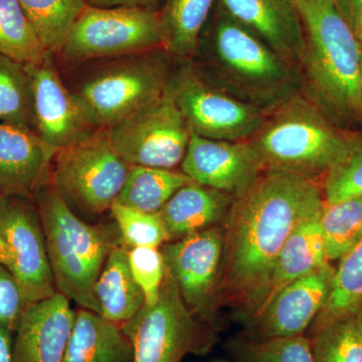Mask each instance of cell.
Returning <instances> with one entry per match:
<instances>
[{"label":"cell","mask_w":362,"mask_h":362,"mask_svg":"<svg viewBox=\"0 0 362 362\" xmlns=\"http://www.w3.org/2000/svg\"><path fill=\"white\" fill-rule=\"evenodd\" d=\"M323 206L320 190L310 178L272 169L235 195L221 271L226 291L244 298L254 313L285 243Z\"/></svg>","instance_id":"obj_1"},{"label":"cell","mask_w":362,"mask_h":362,"mask_svg":"<svg viewBox=\"0 0 362 362\" xmlns=\"http://www.w3.org/2000/svg\"><path fill=\"white\" fill-rule=\"evenodd\" d=\"M306 35L301 66L316 106L340 124L362 122V66L358 40L334 0L297 4Z\"/></svg>","instance_id":"obj_2"},{"label":"cell","mask_w":362,"mask_h":362,"mask_svg":"<svg viewBox=\"0 0 362 362\" xmlns=\"http://www.w3.org/2000/svg\"><path fill=\"white\" fill-rule=\"evenodd\" d=\"M57 292L80 308L101 315L95 285L119 239L110 226L83 220L54 187L40 194L37 207Z\"/></svg>","instance_id":"obj_3"},{"label":"cell","mask_w":362,"mask_h":362,"mask_svg":"<svg viewBox=\"0 0 362 362\" xmlns=\"http://www.w3.org/2000/svg\"><path fill=\"white\" fill-rule=\"evenodd\" d=\"M252 137L266 169L310 180L341 160L354 140L335 128L316 105L297 96L274 108Z\"/></svg>","instance_id":"obj_4"},{"label":"cell","mask_w":362,"mask_h":362,"mask_svg":"<svg viewBox=\"0 0 362 362\" xmlns=\"http://www.w3.org/2000/svg\"><path fill=\"white\" fill-rule=\"evenodd\" d=\"M211 47L218 76L235 96L262 110L276 108L296 96L300 82L296 66L221 9Z\"/></svg>","instance_id":"obj_5"},{"label":"cell","mask_w":362,"mask_h":362,"mask_svg":"<svg viewBox=\"0 0 362 362\" xmlns=\"http://www.w3.org/2000/svg\"><path fill=\"white\" fill-rule=\"evenodd\" d=\"M52 159V187L80 218L110 211L131 168L117 153L107 128L57 150Z\"/></svg>","instance_id":"obj_6"},{"label":"cell","mask_w":362,"mask_h":362,"mask_svg":"<svg viewBox=\"0 0 362 362\" xmlns=\"http://www.w3.org/2000/svg\"><path fill=\"white\" fill-rule=\"evenodd\" d=\"M133 347L132 362H181L209 346L206 331L187 308L166 268L158 301L121 325Z\"/></svg>","instance_id":"obj_7"},{"label":"cell","mask_w":362,"mask_h":362,"mask_svg":"<svg viewBox=\"0 0 362 362\" xmlns=\"http://www.w3.org/2000/svg\"><path fill=\"white\" fill-rule=\"evenodd\" d=\"M163 47L158 13L147 7L87 4L74 23L62 52L71 59L137 54Z\"/></svg>","instance_id":"obj_8"},{"label":"cell","mask_w":362,"mask_h":362,"mask_svg":"<svg viewBox=\"0 0 362 362\" xmlns=\"http://www.w3.org/2000/svg\"><path fill=\"white\" fill-rule=\"evenodd\" d=\"M168 90L194 134L226 141H245L258 132L264 110L218 86L194 69L169 78Z\"/></svg>","instance_id":"obj_9"},{"label":"cell","mask_w":362,"mask_h":362,"mask_svg":"<svg viewBox=\"0 0 362 362\" xmlns=\"http://www.w3.org/2000/svg\"><path fill=\"white\" fill-rule=\"evenodd\" d=\"M109 133L117 153L130 166L163 169L182 163L192 135L168 88Z\"/></svg>","instance_id":"obj_10"},{"label":"cell","mask_w":362,"mask_h":362,"mask_svg":"<svg viewBox=\"0 0 362 362\" xmlns=\"http://www.w3.org/2000/svg\"><path fill=\"white\" fill-rule=\"evenodd\" d=\"M0 265L16 279L26 304L56 294L39 213L21 199L6 197L0 207Z\"/></svg>","instance_id":"obj_11"},{"label":"cell","mask_w":362,"mask_h":362,"mask_svg":"<svg viewBox=\"0 0 362 362\" xmlns=\"http://www.w3.org/2000/svg\"><path fill=\"white\" fill-rule=\"evenodd\" d=\"M168 82L162 62L142 59L97 76L77 96L95 127L109 129L158 99Z\"/></svg>","instance_id":"obj_12"},{"label":"cell","mask_w":362,"mask_h":362,"mask_svg":"<svg viewBox=\"0 0 362 362\" xmlns=\"http://www.w3.org/2000/svg\"><path fill=\"white\" fill-rule=\"evenodd\" d=\"M33 95V125L52 151L65 148L93 132L80 98L71 94L49 62L25 66Z\"/></svg>","instance_id":"obj_13"},{"label":"cell","mask_w":362,"mask_h":362,"mask_svg":"<svg viewBox=\"0 0 362 362\" xmlns=\"http://www.w3.org/2000/svg\"><path fill=\"white\" fill-rule=\"evenodd\" d=\"M181 168L194 182L235 197L266 170L263 158L252 140L226 141L194 133Z\"/></svg>","instance_id":"obj_14"},{"label":"cell","mask_w":362,"mask_h":362,"mask_svg":"<svg viewBox=\"0 0 362 362\" xmlns=\"http://www.w3.org/2000/svg\"><path fill=\"white\" fill-rule=\"evenodd\" d=\"M225 249V233L209 228L165 245L161 250L166 268L192 313L206 310L218 282Z\"/></svg>","instance_id":"obj_15"},{"label":"cell","mask_w":362,"mask_h":362,"mask_svg":"<svg viewBox=\"0 0 362 362\" xmlns=\"http://www.w3.org/2000/svg\"><path fill=\"white\" fill-rule=\"evenodd\" d=\"M334 272L326 265L279 291L254 315L256 339L303 334L329 298Z\"/></svg>","instance_id":"obj_16"},{"label":"cell","mask_w":362,"mask_h":362,"mask_svg":"<svg viewBox=\"0 0 362 362\" xmlns=\"http://www.w3.org/2000/svg\"><path fill=\"white\" fill-rule=\"evenodd\" d=\"M221 9L264 40L279 56L301 66L306 35L292 0H220Z\"/></svg>","instance_id":"obj_17"},{"label":"cell","mask_w":362,"mask_h":362,"mask_svg":"<svg viewBox=\"0 0 362 362\" xmlns=\"http://www.w3.org/2000/svg\"><path fill=\"white\" fill-rule=\"evenodd\" d=\"M75 317L59 292L28 305L14 332L13 362H63Z\"/></svg>","instance_id":"obj_18"},{"label":"cell","mask_w":362,"mask_h":362,"mask_svg":"<svg viewBox=\"0 0 362 362\" xmlns=\"http://www.w3.org/2000/svg\"><path fill=\"white\" fill-rule=\"evenodd\" d=\"M54 153L33 130L0 123V190L6 197L33 194Z\"/></svg>","instance_id":"obj_19"},{"label":"cell","mask_w":362,"mask_h":362,"mask_svg":"<svg viewBox=\"0 0 362 362\" xmlns=\"http://www.w3.org/2000/svg\"><path fill=\"white\" fill-rule=\"evenodd\" d=\"M320 214L302 223L285 243L255 315L286 286L328 265Z\"/></svg>","instance_id":"obj_20"},{"label":"cell","mask_w":362,"mask_h":362,"mask_svg":"<svg viewBox=\"0 0 362 362\" xmlns=\"http://www.w3.org/2000/svg\"><path fill=\"white\" fill-rule=\"evenodd\" d=\"M133 347L119 324L87 309L76 311L63 362H132Z\"/></svg>","instance_id":"obj_21"},{"label":"cell","mask_w":362,"mask_h":362,"mask_svg":"<svg viewBox=\"0 0 362 362\" xmlns=\"http://www.w3.org/2000/svg\"><path fill=\"white\" fill-rule=\"evenodd\" d=\"M235 195L197 182L175 192L159 214L171 239L207 230L230 211Z\"/></svg>","instance_id":"obj_22"},{"label":"cell","mask_w":362,"mask_h":362,"mask_svg":"<svg viewBox=\"0 0 362 362\" xmlns=\"http://www.w3.org/2000/svg\"><path fill=\"white\" fill-rule=\"evenodd\" d=\"M95 297L101 315L119 325L131 320L144 306V293L133 277L125 245L112 250L95 285Z\"/></svg>","instance_id":"obj_23"},{"label":"cell","mask_w":362,"mask_h":362,"mask_svg":"<svg viewBox=\"0 0 362 362\" xmlns=\"http://www.w3.org/2000/svg\"><path fill=\"white\" fill-rule=\"evenodd\" d=\"M214 4V0H166L158 13L164 49L181 58L194 57Z\"/></svg>","instance_id":"obj_24"},{"label":"cell","mask_w":362,"mask_h":362,"mask_svg":"<svg viewBox=\"0 0 362 362\" xmlns=\"http://www.w3.org/2000/svg\"><path fill=\"white\" fill-rule=\"evenodd\" d=\"M194 182L173 169L131 166L117 202L145 213H159L177 190Z\"/></svg>","instance_id":"obj_25"},{"label":"cell","mask_w":362,"mask_h":362,"mask_svg":"<svg viewBox=\"0 0 362 362\" xmlns=\"http://www.w3.org/2000/svg\"><path fill=\"white\" fill-rule=\"evenodd\" d=\"M47 52H62L87 0H18Z\"/></svg>","instance_id":"obj_26"},{"label":"cell","mask_w":362,"mask_h":362,"mask_svg":"<svg viewBox=\"0 0 362 362\" xmlns=\"http://www.w3.org/2000/svg\"><path fill=\"white\" fill-rule=\"evenodd\" d=\"M47 52L18 0H0V54L21 65H39Z\"/></svg>","instance_id":"obj_27"},{"label":"cell","mask_w":362,"mask_h":362,"mask_svg":"<svg viewBox=\"0 0 362 362\" xmlns=\"http://www.w3.org/2000/svg\"><path fill=\"white\" fill-rule=\"evenodd\" d=\"M320 223L327 259H341L362 238V195L324 204Z\"/></svg>","instance_id":"obj_28"},{"label":"cell","mask_w":362,"mask_h":362,"mask_svg":"<svg viewBox=\"0 0 362 362\" xmlns=\"http://www.w3.org/2000/svg\"><path fill=\"white\" fill-rule=\"evenodd\" d=\"M0 123L30 129L33 95L25 66L0 54Z\"/></svg>","instance_id":"obj_29"},{"label":"cell","mask_w":362,"mask_h":362,"mask_svg":"<svg viewBox=\"0 0 362 362\" xmlns=\"http://www.w3.org/2000/svg\"><path fill=\"white\" fill-rule=\"evenodd\" d=\"M311 343L314 362H362L356 313L323 320Z\"/></svg>","instance_id":"obj_30"},{"label":"cell","mask_w":362,"mask_h":362,"mask_svg":"<svg viewBox=\"0 0 362 362\" xmlns=\"http://www.w3.org/2000/svg\"><path fill=\"white\" fill-rule=\"evenodd\" d=\"M362 307V238L341 258L324 307V320L356 313Z\"/></svg>","instance_id":"obj_31"},{"label":"cell","mask_w":362,"mask_h":362,"mask_svg":"<svg viewBox=\"0 0 362 362\" xmlns=\"http://www.w3.org/2000/svg\"><path fill=\"white\" fill-rule=\"evenodd\" d=\"M110 211L125 246L160 247L171 240L165 223L159 213H145L123 206L112 204Z\"/></svg>","instance_id":"obj_32"},{"label":"cell","mask_w":362,"mask_h":362,"mask_svg":"<svg viewBox=\"0 0 362 362\" xmlns=\"http://www.w3.org/2000/svg\"><path fill=\"white\" fill-rule=\"evenodd\" d=\"M237 350L239 362H314L311 340L304 334L255 338Z\"/></svg>","instance_id":"obj_33"},{"label":"cell","mask_w":362,"mask_h":362,"mask_svg":"<svg viewBox=\"0 0 362 362\" xmlns=\"http://www.w3.org/2000/svg\"><path fill=\"white\" fill-rule=\"evenodd\" d=\"M358 195H362V139L354 138L345 156L327 173L324 204H337Z\"/></svg>","instance_id":"obj_34"},{"label":"cell","mask_w":362,"mask_h":362,"mask_svg":"<svg viewBox=\"0 0 362 362\" xmlns=\"http://www.w3.org/2000/svg\"><path fill=\"white\" fill-rule=\"evenodd\" d=\"M131 272L145 296V304L158 301L162 283L166 275L163 255L158 247H132L129 250Z\"/></svg>","instance_id":"obj_35"},{"label":"cell","mask_w":362,"mask_h":362,"mask_svg":"<svg viewBox=\"0 0 362 362\" xmlns=\"http://www.w3.org/2000/svg\"><path fill=\"white\" fill-rule=\"evenodd\" d=\"M26 307L28 304L16 279L0 265V326L14 334Z\"/></svg>","instance_id":"obj_36"},{"label":"cell","mask_w":362,"mask_h":362,"mask_svg":"<svg viewBox=\"0 0 362 362\" xmlns=\"http://www.w3.org/2000/svg\"><path fill=\"white\" fill-rule=\"evenodd\" d=\"M338 13L357 35L362 28V0H334Z\"/></svg>","instance_id":"obj_37"},{"label":"cell","mask_w":362,"mask_h":362,"mask_svg":"<svg viewBox=\"0 0 362 362\" xmlns=\"http://www.w3.org/2000/svg\"><path fill=\"white\" fill-rule=\"evenodd\" d=\"M0 362H13V333L0 326Z\"/></svg>","instance_id":"obj_38"},{"label":"cell","mask_w":362,"mask_h":362,"mask_svg":"<svg viewBox=\"0 0 362 362\" xmlns=\"http://www.w3.org/2000/svg\"><path fill=\"white\" fill-rule=\"evenodd\" d=\"M157 0H87L89 6L97 7L142 6L146 7Z\"/></svg>","instance_id":"obj_39"},{"label":"cell","mask_w":362,"mask_h":362,"mask_svg":"<svg viewBox=\"0 0 362 362\" xmlns=\"http://www.w3.org/2000/svg\"><path fill=\"white\" fill-rule=\"evenodd\" d=\"M356 326L357 331H358L359 341H361V349H362V307L356 311Z\"/></svg>","instance_id":"obj_40"},{"label":"cell","mask_w":362,"mask_h":362,"mask_svg":"<svg viewBox=\"0 0 362 362\" xmlns=\"http://www.w3.org/2000/svg\"><path fill=\"white\" fill-rule=\"evenodd\" d=\"M357 40H358L359 49H361V66H362V28L361 32L356 35Z\"/></svg>","instance_id":"obj_41"},{"label":"cell","mask_w":362,"mask_h":362,"mask_svg":"<svg viewBox=\"0 0 362 362\" xmlns=\"http://www.w3.org/2000/svg\"><path fill=\"white\" fill-rule=\"evenodd\" d=\"M6 195H4V192L0 190V207L2 206V202H4V199H6Z\"/></svg>","instance_id":"obj_42"},{"label":"cell","mask_w":362,"mask_h":362,"mask_svg":"<svg viewBox=\"0 0 362 362\" xmlns=\"http://www.w3.org/2000/svg\"><path fill=\"white\" fill-rule=\"evenodd\" d=\"M293 2H294L295 6H297V4H299V2L304 1V0H292Z\"/></svg>","instance_id":"obj_43"}]
</instances>
